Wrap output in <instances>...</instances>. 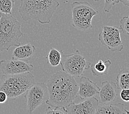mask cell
I'll use <instances>...</instances> for the list:
<instances>
[{
    "instance_id": "1",
    "label": "cell",
    "mask_w": 129,
    "mask_h": 114,
    "mask_svg": "<svg viewBox=\"0 0 129 114\" xmlns=\"http://www.w3.org/2000/svg\"><path fill=\"white\" fill-rule=\"evenodd\" d=\"M46 86L49 99L46 103L50 106L66 109L78 97V83L73 76L63 71L52 75Z\"/></svg>"
},
{
    "instance_id": "2",
    "label": "cell",
    "mask_w": 129,
    "mask_h": 114,
    "mask_svg": "<svg viewBox=\"0 0 129 114\" xmlns=\"http://www.w3.org/2000/svg\"><path fill=\"white\" fill-rule=\"evenodd\" d=\"M59 6L57 0H21L18 12L24 21L35 20L46 24L50 23Z\"/></svg>"
},
{
    "instance_id": "3",
    "label": "cell",
    "mask_w": 129,
    "mask_h": 114,
    "mask_svg": "<svg viewBox=\"0 0 129 114\" xmlns=\"http://www.w3.org/2000/svg\"><path fill=\"white\" fill-rule=\"evenodd\" d=\"M24 36L21 24L11 14H1L0 19V53L11 47L20 45L19 39Z\"/></svg>"
},
{
    "instance_id": "4",
    "label": "cell",
    "mask_w": 129,
    "mask_h": 114,
    "mask_svg": "<svg viewBox=\"0 0 129 114\" xmlns=\"http://www.w3.org/2000/svg\"><path fill=\"white\" fill-rule=\"evenodd\" d=\"M34 83L35 77L31 72L4 75L0 79V91L5 92L8 98L14 99L25 93Z\"/></svg>"
},
{
    "instance_id": "5",
    "label": "cell",
    "mask_w": 129,
    "mask_h": 114,
    "mask_svg": "<svg viewBox=\"0 0 129 114\" xmlns=\"http://www.w3.org/2000/svg\"><path fill=\"white\" fill-rule=\"evenodd\" d=\"M72 25L78 30L85 31L92 29V19L98 11L87 2H74L72 4Z\"/></svg>"
},
{
    "instance_id": "6",
    "label": "cell",
    "mask_w": 129,
    "mask_h": 114,
    "mask_svg": "<svg viewBox=\"0 0 129 114\" xmlns=\"http://www.w3.org/2000/svg\"><path fill=\"white\" fill-rule=\"evenodd\" d=\"M60 64L63 71L74 78L80 77L84 74L86 70L90 69L91 65L90 61L86 60L78 50L70 54H64L62 51V59Z\"/></svg>"
},
{
    "instance_id": "7",
    "label": "cell",
    "mask_w": 129,
    "mask_h": 114,
    "mask_svg": "<svg viewBox=\"0 0 129 114\" xmlns=\"http://www.w3.org/2000/svg\"><path fill=\"white\" fill-rule=\"evenodd\" d=\"M24 99L26 104V109L29 113H33L49 99L48 89L44 83H34L25 92Z\"/></svg>"
},
{
    "instance_id": "8",
    "label": "cell",
    "mask_w": 129,
    "mask_h": 114,
    "mask_svg": "<svg viewBox=\"0 0 129 114\" xmlns=\"http://www.w3.org/2000/svg\"><path fill=\"white\" fill-rule=\"evenodd\" d=\"M122 32L120 27L104 26L102 32L98 35V40L110 51L120 52L124 48L120 37Z\"/></svg>"
},
{
    "instance_id": "9",
    "label": "cell",
    "mask_w": 129,
    "mask_h": 114,
    "mask_svg": "<svg viewBox=\"0 0 129 114\" xmlns=\"http://www.w3.org/2000/svg\"><path fill=\"white\" fill-rule=\"evenodd\" d=\"M0 69L4 75H12L31 72L34 69L33 65L26 61L13 59L0 61Z\"/></svg>"
},
{
    "instance_id": "10",
    "label": "cell",
    "mask_w": 129,
    "mask_h": 114,
    "mask_svg": "<svg viewBox=\"0 0 129 114\" xmlns=\"http://www.w3.org/2000/svg\"><path fill=\"white\" fill-rule=\"evenodd\" d=\"M98 105V99L92 97L79 104L72 102L66 109L67 114H94Z\"/></svg>"
},
{
    "instance_id": "11",
    "label": "cell",
    "mask_w": 129,
    "mask_h": 114,
    "mask_svg": "<svg viewBox=\"0 0 129 114\" xmlns=\"http://www.w3.org/2000/svg\"><path fill=\"white\" fill-rule=\"evenodd\" d=\"M78 86V95L81 100L94 97L98 94L100 90L97 82H93L86 77H81Z\"/></svg>"
},
{
    "instance_id": "12",
    "label": "cell",
    "mask_w": 129,
    "mask_h": 114,
    "mask_svg": "<svg viewBox=\"0 0 129 114\" xmlns=\"http://www.w3.org/2000/svg\"><path fill=\"white\" fill-rule=\"evenodd\" d=\"M117 86L113 81H103L99 91L100 102L102 104H108L112 102L117 97Z\"/></svg>"
},
{
    "instance_id": "13",
    "label": "cell",
    "mask_w": 129,
    "mask_h": 114,
    "mask_svg": "<svg viewBox=\"0 0 129 114\" xmlns=\"http://www.w3.org/2000/svg\"><path fill=\"white\" fill-rule=\"evenodd\" d=\"M35 52V47L30 44L19 46L14 50L12 53V58L27 61L33 57Z\"/></svg>"
},
{
    "instance_id": "14",
    "label": "cell",
    "mask_w": 129,
    "mask_h": 114,
    "mask_svg": "<svg viewBox=\"0 0 129 114\" xmlns=\"http://www.w3.org/2000/svg\"><path fill=\"white\" fill-rule=\"evenodd\" d=\"M129 112L125 109L124 105L122 103L104 104L98 105L95 114H128Z\"/></svg>"
},
{
    "instance_id": "15",
    "label": "cell",
    "mask_w": 129,
    "mask_h": 114,
    "mask_svg": "<svg viewBox=\"0 0 129 114\" xmlns=\"http://www.w3.org/2000/svg\"><path fill=\"white\" fill-rule=\"evenodd\" d=\"M112 65V62L110 60H107L103 61L102 60H98L97 63L94 65H91V72L94 76H100L103 75H107L110 66Z\"/></svg>"
},
{
    "instance_id": "16",
    "label": "cell",
    "mask_w": 129,
    "mask_h": 114,
    "mask_svg": "<svg viewBox=\"0 0 129 114\" xmlns=\"http://www.w3.org/2000/svg\"><path fill=\"white\" fill-rule=\"evenodd\" d=\"M116 86L118 89H129V69L122 67L120 69L116 77Z\"/></svg>"
},
{
    "instance_id": "17",
    "label": "cell",
    "mask_w": 129,
    "mask_h": 114,
    "mask_svg": "<svg viewBox=\"0 0 129 114\" xmlns=\"http://www.w3.org/2000/svg\"><path fill=\"white\" fill-rule=\"evenodd\" d=\"M48 63L53 67L57 66L60 64L62 59V51H59L56 48H51L48 55Z\"/></svg>"
},
{
    "instance_id": "18",
    "label": "cell",
    "mask_w": 129,
    "mask_h": 114,
    "mask_svg": "<svg viewBox=\"0 0 129 114\" xmlns=\"http://www.w3.org/2000/svg\"><path fill=\"white\" fill-rule=\"evenodd\" d=\"M15 4V0H0V12L1 13L11 14Z\"/></svg>"
},
{
    "instance_id": "19",
    "label": "cell",
    "mask_w": 129,
    "mask_h": 114,
    "mask_svg": "<svg viewBox=\"0 0 129 114\" xmlns=\"http://www.w3.org/2000/svg\"><path fill=\"white\" fill-rule=\"evenodd\" d=\"M45 114H67L65 108L48 106L45 111Z\"/></svg>"
},
{
    "instance_id": "20",
    "label": "cell",
    "mask_w": 129,
    "mask_h": 114,
    "mask_svg": "<svg viewBox=\"0 0 129 114\" xmlns=\"http://www.w3.org/2000/svg\"><path fill=\"white\" fill-rule=\"evenodd\" d=\"M120 27L122 30V32H125L127 35H129V17L125 16L120 21Z\"/></svg>"
},
{
    "instance_id": "21",
    "label": "cell",
    "mask_w": 129,
    "mask_h": 114,
    "mask_svg": "<svg viewBox=\"0 0 129 114\" xmlns=\"http://www.w3.org/2000/svg\"><path fill=\"white\" fill-rule=\"evenodd\" d=\"M119 3V0H104L103 11L106 13H109L113 6Z\"/></svg>"
},
{
    "instance_id": "22",
    "label": "cell",
    "mask_w": 129,
    "mask_h": 114,
    "mask_svg": "<svg viewBox=\"0 0 129 114\" xmlns=\"http://www.w3.org/2000/svg\"><path fill=\"white\" fill-rule=\"evenodd\" d=\"M120 97L121 99L127 102L129 100V90L128 89H121L120 92Z\"/></svg>"
},
{
    "instance_id": "23",
    "label": "cell",
    "mask_w": 129,
    "mask_h": 114,
    "mask_svg": "<svg viewBox=\"0 0 129 114\" xmlns=\"http://www.w3.org/2000/svg\"><path fill=\"white\" fill-rule=\"evenodd\" d=\"M8 99L7 94L5 92L0 91V104H4L6 102Z\"/></svg>"
},
{
    "instance_id": "24",
    "label": "cell",
    "mask_w": 129,
    "mask_h": 114,
    "mask_svg": "<svg viewBox=\"0 0 129 114\" xmlns=\"http://www.w3.org/2000/svg\"><path fill=\"white\" fill-rule=\"evenodd\" d=\"M119 2L122 3L124 5L127 7L129 6V0H119Z\"/></svg>"
},
{
    "instance_id": "25",
    "label": "cell",
    "mask_w": 129,
    "mask_h": 114,
    "mask_svg": "<svg viewBox=\"0 0 129 114\" xmlns=\"http://www.w3.org/2000/svg\"><path fill=\"white\" fill-rule=\"evenodd\" d=\"M93 1H94L95 2H98V1H100V0H93Z\"/></svg>"
},
{
    "instance_id": "26",
    "label": "cell",
    "mask_w": 129,
    "mask_h": 114,
    "mask_svg": "<svg viewBox=\"0 0 129 114\" xmlns=\"http://www.w3.org/2000/svg\"><path fill=\"white\" fill-rule=\"evenodd\" d=\"M1 12H0V19H1Z\"/></svg>"
}]
</instances>
